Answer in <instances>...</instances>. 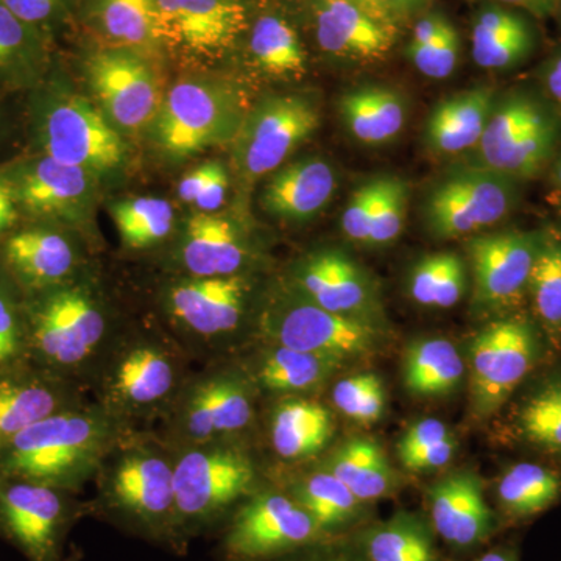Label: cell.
<instances>
[{
	"instance_id": "obj_1",
	"label": "cell",
	"mask_w": 561,
	"mask_h": 561,
	"mask_svg": "<svg viewBox=\"0 0 561 561\" xmlns=\"http://www.w3.org/2000/svg\"><path fill=\"white\" fill-rule=\"evenodd\" d=\"M117 421L81 405L33 424L0 449V478L72 491L108 456Z\"/></svg>"
},
{
	"instance_id": "obj_2",
	"label": "cell",
	"mask_w": 561,
	"mask_h": 561,
	"mask_svg": "<svg viewBox=\"0 0 561 561\" xmlns=\"http://www.w3.org/2000/svg\"><path fill=\"white\" fill-rule=\"evenodd\" d=\"M24 319L28 360L65 379L98 359L108 334L101 298L72 279L27 295Z\"/></svg>"
},
{
	"instance_id": "obj_3",
	"label": "cell",
	"mask_w": 561,
	"mask_h": 561,
	"mask_svg": "<svg viewBox=\"0 0 561 561\" xmlns=\"http://www.w3.org/2000/svg\"><path fill=\"white\" fill-rule=\"evenodd\" d=\"M33 136L39 153L98 175L116 171L127 146L101 108L77 92L50 88L33 106Z\"/></svg>"
},
{
	"instance_id": "obj_4",
	"label": "cell",
	"mask_w": 561,
	"mask_h": 561,
	"mask_svg": "<svg viewBox=\"0 0 561 561\" xmlns=\"http://www.w3.org/2000/svg\"><path fill=\"white\" fill-rule=\"evenodd\" d=\"M561 138L559 111L530 91L496 99L479 140L476 165L524 181L548 168Z\"/></svg>"
},
{
	"instance_id": "obj_5",
	"label": "cell",
	"mask_w": 561,
	"mask_h": 561,
	"mask_svg": "<svg viewBox=\"0 0 561 561\" xmlns=\"http://www.w3.org/2000/svg\"><path fill=\"white\" fill-rule=\"evenodd\" d=\"M247 111L242 99L221 81L183 79L162 99L153 121L157 146L172 158H186L230 144Z\"/></svg>"
},
{
	"instance_id": "obj_6",
	"label": "cell",
	"mask_w": 561,
	"mask_h": 561,
	"mask_svg": "<svg viewBox=\"0 0 561 561\" xmlns=\"http://www.w3.org/2000/svg\"><path fill=\"white\" fill-rule=\"evenodd\" d=\"M254 482L250 457L221 442L190 446L173 461L175 537L202 529L249 496Z\"/></svg>"
},
{
	"instance_id": "obj_7",
	"label": "cell",
	"mask_w": 561,
	"mask_h": 561,
	"mask_svg": "<svg viewBox=\"0 0 561 561\" xmlns=\"http://www.w3.org/2000/svg\"><path fill=\"white\" fill-rule=\"evenodd\" d=\"M183 364L157 339L139 337L113 351L102 376L103 411L114 420L160 412L181 393Z\"/></svg>"
},
{
	"instance_id": "obj_8",
	"label": "cell",
	"mask_w": 561,
	"mask_h": 561,
	"mask_svg": "<svg viewBox=\"0 0 561 561\" xmlns=\"http://www.w3.org/2000/svg\"><path fill=\"white\" fill-rule=\"evenodd\" d=\"M320 125L316 102L302 94H272L247 111L231 142L232 164L245 181L278 171Z\"/></svg>"
},
{
	"instance_id": "obj_9",
	"label": "cell",
	"mask_w": 561,
	"mask_h": 561,
	"mask_svg": "<svg viewBox=\"0 0 561 561\" xmlns=\"http://www.w3.org/2000/svg\"><path fill=\"white\" fill-rule=\"evenodd\" d=\"M519 181L472 165L449 172L431 187L424 220L437 239L471 234L508 216L519 198Z\"/></svg>"
},
{
	"instance_id": "obj_10",
	"label": "cell",
	"mask_w": 561,
	"mask_h": 561,
	"mask_svg": "<svg viewBox=\"0 0 561 561\" xmlns=\"http://www.w3.org/2000/svg\"><path fill=\"white\" fill-rule=\"evenodd\" d=\"M327 540L294 497L262 491L234 513L224 546L232 561H273Z\"/></svg>"
},
{
	"instance_id": "obj_11",
	"label": "cell",
	"mask_w": 561,
	"mask_h": 561,
	"mask_svg": "<svg viewBox=\"0 0 561 561\" xmlns=\"http://www.w3.org/2000/svg\"><path fill=\"white\" fill-rule=\"evenodd\" d=\"M540 356V339L530 320L505 317L483 328L470 346L471 400L476 415L500 411Z\"/></svg>"
},
{
	"instance_id": "obj_12",
	"label": "cell",
	"mask_w": 561,
	"mask_h": 561,
	"mask_svg": "<svg viewBox=\"0 0 561 561\" xmlns=\"http://www.w3.org/2000/svg\"><path fill=\"white\" fill-rule=\"evenodd\" d=\"M92 94L121 133H138L153 124L164 95L153 57L122 47L92 50L84 60Z\"/></svg>"
},
{
	"instance_id": "obj_13",
	"label": "cell",
	"mask_w": 561,
	"mask_h": 561,
	"mask_svg": "<svg viewBox=\"0 0 561 561\" xmlns=\"http://www.w3.org/2000/svg\"><path fill=\"white\" fill-rule=\"evenodd\" d=\"M106 501L125 523L150 537H175L173 461L154 449L130 448L110 470Z\"/></svg>"
},
{
	"instance_id": "obj_14",
	"label": "cell",
	"mask_w": 561,
	"mask_h": 561,
	"mask_svg": "<svg viewBox=\"0 0 561 561\" xmlns=\"http://www.w3.org/2000/svg\"><path fill=\"white\" fill-rule=\"evenodd\" d=\"M76 515L69 491L0 478V537L28 561H60Z\"/></svg>"
},
{
	"instance_id": "obj_15",
	"label": "cell",
	"mask_w": 561,
	"mask_h": 561,
	"mask_svg": "<svg viewBox=\"0 0 561 561\" xmlns=\"http://www.w3.org/2000/svg\"><path fill=\"white\" fill-rule=\"evenodd\" d=\"M162 49L194 61H216L234 49L247 27L241 0H157Z\"/></svg>"
},
{
	"instance_id": "obj_16",
	"label": "cell",
	"mask_w": 561,
	"mask_h": 561,
	"mask_svg": "<svg viewBox=\"0 0 561 561\" xmlns=\"http://www.w3.org/2000/svg\"><path fill=\"white\" fill-rule=\"evenodd\" d=\"M13 187L18 209L36 220H79L94 194L95 175L35 154L2 169Z\"/></svg>"
},
{
	"instance_id": "obj_17",
	"label": "cell",
	"mask_w": 561,
	"mask_h": 561,
	"mask_svg": "<svg viewBox=\"0 0 561 561\" xmlns=\"http://www.w3.org/2000/svg\"><path fill=\"white\" fill-rule=\"evenodd\" d=\"M176 400V430L190 446L221 442L253 420L249 386L236 373H209L181 390Z\"/></svg>"
},
{
	"instance_id": "obj_18",
	"label": "cell",
	"mask_w": 561,
	"mask_h": 561,
	"mask_svg": "<svg viewBox=\"0 0 561 561\" xmlns=\"http://www.w3.org/2000/svg\"><path fill=\"white\" fill-rule=\"evenodd\" d=\"M268 331L276 345L327 354L346 360L376 348L378 331L370 321L351 319L301 300L280 306L268 316Z\"/></svg>"
},
{
	"instance_id": "obj_19",
	"label": "cell",
	"mask_w": 561,
	"mask_h": 561,
	"mask_svg": "<svg viewBox=\"0 0 561 561\" xmlns=\"http://www.w3.org/2000/svg\"><path fill=\"white\" fill-rule=\"evenodd\" d=\"M542 245L541 236L524 231H497L468 242L476 280V300L500 308L513 305L529 286L531 268Z\"/></svg>"
},
{
	"instance_id": "obj_20",
	"label": "cell",
	"mask_w": 561,
	"mask_h": 561,
	"mask_svg": "<svg viewBox=\"0 0 561 561\" xmlns=\"http://www.w3.org/2000/svg\"><path fill=\"white\" fill-rule=\"evenodd\" d=\"M426 518L437 538L456 552L483 548L500 527L472 471L453 472L431 486Z\"/></svg>"
},
{
	"instance_id": "obj_21",
	"label": "cell",
	"mask_w": 561,
	"mask_h": 561,
	"mask_svg": "<svg viewBox=\"0 0 561 561\" xmlns=\"http://www.w3.org/2000/svg\"><path fill=\"white\" fill-rule=\"evenodd\" d=\"M76 405L69 379L31 360L0 368V449L33 424Z\"/></svg>"
},
{
	"instance_id": "obj_22",
	"label": "cell",
	"mask_w": 561,
	"mask_h": 561,
	"mask_svg": "<svg viewBox=\"0 0 561 561\" xmlns=\"http://www.w3.org/2000/svg\"><path fill=\"white\" fill-rule=\"evenodd\" d=\"M249 284L241 275L180 280L168 294V311L187 332L203 341L238 330L245 313Z\"/></svg>"
},
{
	"instance_id": "obj_23",
	"label": "cell",
	"mask_w": 561,
	"mask_h": 561,
	"mask_svg": "<svg viewBox=\"0 0 561 561\" xmlns=\"http://www.w3.org/2000/svg\"><path fill=\"white\" fill-rule=\"evenodd\" d=\"M300 295L339 316L368 321L375 294L359 265L339 250H321L301 262L297 272Z\"/></svg>"
},
{
	"instance_id": "obj_24",
	"label": "cell",
	"mask_w": 561,
	"mask_h": 561,
	"mask_svg": "<svg viewBox=\"0 0 561 561\" xmlns=\"http://www.w3.org/2000/svg\"><path fill=\"white\" fill-rule=\"evenodd\" d=\"M79 254L60 231L32 227L13 232L2 247V267L18 289L39 294L72 279Z\"/></svg>"
},
{
	"instance_id": "obj_25",
	"label": "cell",
	"mask_w": 561,
	"mask_h": 561,
	"mask_svg": "<svg viewBox=\"0 0 561 561\" xmlns=\"http://www.w3.org/2000/svg\"><path fill=\"white\" fill-rule=\"evenodd\" d=\"M76 16L103 47H122L149 57L164 50L157 0H77Z\"/></svg>"
},
{
	"instance_id": "obj_26",
	"label": "cell",
	"mask_w": 561,
	"mask_h": 561,
	"mask_svg": "<svg viewBox=\"0 0 561 561\" xmlns=\"http://www.w3.org/2000/svg\"><path fill=\"white\" fill-rule=\"evenodd\" d=\"M312 11L317 43L327 54L376 60L393 46V28L348 0H313Z\"/></svg>"
},
{
	"instance_id": "obj_27",
	"label": "cell",
	"mask_w": 561,
	"mask_h": 561,
	"mask_svg": "<svg viewBox=\"0 0 561 561\" xmlns=\"http://www.w3.org/2000/svg\"><path fill=\"white\" fill-rule=\"evenodd\" d=\"M335 187V172L327 161L302 158L273 173L262 191L261 206L276 219L305 221L331 202Z\"/></svg>"
},
{
	"instance_id": "obj_28",
	"label": "cell",
	"mask_w": 561,
	"mask_h": 561,
	"mask_svg": "<svg viewBox=\"0 0 561 561\" xmlns=\"http://www.w3.org/2000/svg\"><path fill=\"white\" fill-rule=\"evenodd\" d=\"M249 260V247L230 219L197 213L187 220L180 243L181 265L195 278L239 275Z\"/></svg>"
},
{
	"instance_id": "obj_29",
	"label": "cell",
	"mask_w": 561,
	"mask_h": 561,
	"mask_svg": "<svg viewBox=\"0 0 561 561\" xmlns=\"http://www.w3.org/2000/svg\"><path fill=\"white\" fill-rule=\"evenodd\" d=\"M537 32L526 14L512 7L490 3L472 22L471 55L483 69H513L529 60Z\"/></svg>"
},
{
	"instance_id": "obj_30",
	"label": "cell",
	"mask_w": 561,
	"mask_h": 561,
	"mask_svg": "<svg viewBox=\"0 0 561 561\" xmlns=\"http://www.w3.org/2000/svg\"><path fill=\"white\" fill-rule=\"evenodd\" d=\"M350 540L365 561H443L437 535L419 513L400 511L386 522L368 523Z\"/></svg>"
},
{
	"instance_id": "obj_31",
	"label": "cell",
	"mask_w": 561,
	"mask_h": 561,
	"mask_svg": "<svg viewBox=\"0 0 561 561\" xmlns=\"http://www.w3.org/2000/svg\"><path fill=\"white\" fill-rule=\"evenodd\" d=\"M496 95L490 88L457 92L437 103L426 122L427 147L435 153L456 154L478 147Z\"/></svg>"
},
{
	"instance_id": "obj_32",
	"label": "cell",
	"mask_w": 561,
	"mask_h": 561,
	"mask_svg": "<svg viewBox=\"0 0 561 561\" xmlns=\"http://www.w3.org/2000/svg\"><path fill=\"white\" fill-rule=\"evenodd\" d=\"M290 496L312 516L328 540H345V535L350 538L368 524L367 504L328 470L306 478Z\"/></svg>"
},
{
	"instance_id": "obj_33",
	"label": "cell",
	"mask_w": 561,
	"mask_h": 561,
	"mask_svg": "<svg viewBox=\"0 0 561 561\" xmlns=\"http://www.w3.org/2000/svg\"><path fill=\"white\" fill-rule=\"evenodd\" d=\"M341 116L346 130L359 142H389L405 125L404 99L387 87H362L346 92L341 99Z\"/></svg>"
},
{
	"instance_id": "obj_34",
	"label": "cell",
	"mask_w": 561,
	"mask_h": 561,
	"mask_svg": "<svg viewBox=\"0 0 561 561\" xmlns=\"http://www.w3.org/2000/svg\"><path fill=\"white\" fill-rule=\"evenodd\" d=\"M332 431L331 413L319 402L284 401L273 412L272 445L283 459L300 460L316 456L331 440Z\"/></svg>"
},
{
	"instance_id": "obj_35",
	"label": "cell",
	"mask_w": 561,
	"mask_h": 561,
	"mask_svg": "<svg viewBox=\"0 0 561 561\" xmlns=\"http://www.w3.org/2000/svg\"><path fill=\"white\" fill-rule=\"evenodd\" d=\"M327 470L364 504L382 500L394 490L389 459L373 440L354 438L343 443L328 460Z\"/></svg>"
},
{
	"instance_id": "obj_36",
	"label": "cell",
	"mask_w": 561,
	"mask_h": 561,
	"mask_svg": "<svg viewBox=\"0 0 561 561\" xmlns=\"http://www.w3.org/2000/svg\"><path fill=\"white\" fill-rule=\"evenodd\" d=\"M49 38L28 27L0 2V83H36L50 60Z\"/></svg>"
},
{
	"instance_id": "obj_37",
	"label": "cell",
	"mask_w": 561,
	"mask_h": 561,
	"mask_svg": "<svg viewBox=\"0 0 561 561\" xmlns=\"http://www.w3.org/2000/svg\"><path fill=\"white\" fill-rule=\"evenodd\" d=\"M342 359L276 345L257 364L256 381L275 393H300L321 386L342 365Z\"/></svg>"
},
{
	"instance_id": "obj_38",
	"label": "cell",
	"mask_w": 561,
	"mask_h": 561,
	"mask_svg": "<svg viewBox=\"0 0 561 561\" xmlns=\"http://www.w3.org/2000/svg\"><path fill=\"white\" fill-rule=\"evenodd\" d=\"M561 497V478L537 463H518L497 485V502L504 519L524 523L541 515Z\"/></svg>"
},
{
	"instance_id": "obj_39",
	"label": "cell",
	"mask_w": 561,
	"mask_h": 561,
	"mask_svg": "<svg viewBox=\"0 0 561 561\" xmlns=\"http://www.w3.org/2000/svg\"><path fill=\"white\" fill-rule=\"evenodd\" d=\"M463 375V360L451 342L443 339L419 341L412 343L405 353V387L420 397L453 393Z\"/></svg>"
},
{
	"instance_id": "obj_40",
	"label": "cell",
	"mask_w": 561,
	"mask_h": 561,
	"mask_svg": "<svg viewBox=\"0 0 561 561\" xmlns=\"http://www.w3.org/2000/svg\"><path fill=\"white\" fill-rule=\"evenodd\" d=\"M250 54L264 72L275 77H300L306 70V50L290 22L278 14H262L250 31Z\"/></svg>"
},
{
	"instance_id": "obj_41",
	"label": "cell",
	"mask_w": 561,
	"mask_h": 561,
	"mask_svg": "<svg viewBox=\"0 0 561 561\" xmlns=\"http://www.w3.org/2000/svg\"><path fill=\"white\" fill-rule=\"evenodd\" d=\"M121 241L131 250H146L165 241L175 224L171 203L160 197H136L111 208Z\"/></svg>"
},
{
	"instance_id": "obj_42",
	"label": "cell",
	"mask_w": 561,
	"mask_h": 561,
	"mask_svg": "<svg viewBox=\"0 0 561 561\" xmlns=\"http://www.w3.org/2000/svg\"><path fill=\"white\" fill-rule=\"evenodd\" d=\"M467 286L463 261L454 253H438L421 260L411 276L413 300L430 308H453Z\"/></svg>"
},
{
	"instance_id": "obj_43",
	"label": "cell",
	"mask_w": 561,
	"mask_h": 561,
	"mask_svg": "<svg viewBox=\"0 0 561 561\" xmlns=\"http://www.w3.org/2000/svg\"><path fill=\"white\" fill-rule=\"evenodd\" d=\"M516 424L531 445L561 454V379L534 391L519 409Z\"/></svg>"
},
{
	"instance_id": "obj_44",
	"label": "cell",
	"mask_w": 561,
	"mask_h": 561,
	"mask_svg": "<svg viewBox=\"0 0 561 561\" xmlns=\"http://www.w3.org/2000/svg\"><path fill=\"white\" fill-rule=\"evenodd\" d=\"M535 312L551 330L561 328V242L542 239L529 286Z\"/></svg>"
},
{
	"instance_id": "obj_45",
	"label": "cell",
	"mask_w": 561,
	"mask_h": 561,
	"mask_svg": "<svg viewBox=\"0 0 561 561\" xmlns=\"http://www.w3.org/2000/svg\"><path fill=\"white\" fill-rule=\"evenodd\" d=\"M332 401L343 415L362 424L376 423L386 411V391L375 373L342 379L332 390Z\"/></svg>"
},
{
	"instance_id": "obj_46",
	"label": "cell",
	"mask_w": 561,
	"mask_h": 561,
	"mask_svg": "<svg viewBox=\"0 0 561 561\" xmlns=\"http://www.w3.org/2000/svg\"><path fill=\"white\" fill-rule=\"evenodd\" d=\"M16 284L0 268V368L28 360L24 301Z\"/></svg>"
},
{
	"instance_id": "obj_47",
	"label": "cell",
	"mask_w": 561,
	"mask_h": 561,
	"mask_svg": "<svg viewBox=\"0 0 561 561\" xmlns=\"http://www.w3.org/2000/svg\"><path fill=\"white\" fill-rule=\"evenodd\" d=\"M408 184L404 181L394 176L378 179V197L368 242L382 245L393 242L401 234L408 213Z\"/></svg>"
},
{
	"instance_id": "obj_48",
	"label": "cell",
	"mask_w": 561,
	"mask_h": 561,
	"mask_svg": "<svg viewBox=\"0 0 561 561\" xmlns=\"http://www.w3.org/2000/svg\"><path fill=\"white\" fill-rule=\"evenodd\" d=\"M460 39L459 33L451 22L430 43L421 46L408 44V57L412 65L430 79L442 80L453 76L459 60Z\"/></svg>"
},
{
	"instance_id": "obj_49",
	"label": "cell",
	"mask_w": 561,
	"mask_h": 561,
	"mask_svg": "<svg viewBox=\"0 0 561 561\" xmlns=\"http://www.w3.org/2000/svg\"><path fill=\"white\" fill-rule=\"evenodd\" d=\"M18 18L46 38L76 14L77 0H0Z\"/></svg>"
},
{
	"instance_id": "obj_50",
	"label": "cell",
	"mask_w": 561,
	"mask_h": 561,
	"mask_svg": "<svg viewBox=\"0 0 561 561\" xmlns=\"http://www.w3.org/2000/svg\"><path fill=\"white\" fill-rule=\"evenodd\" d=\"M378 197V180L362 184L343 209L342 228L351 241L368 242Z\"/></svg>"
},
{
	"instance_id": "obj_51",
	"label": "cell",
	"mask_w": 561,
	"mask_h": 561,
	"mask_svg": "<svg viewBox=\"0 0 561 561\" xmlns=\"http://www.w3.org/2000/svg\"><path fill=\"white\" fill-rule=\"evenodd\" d=\"M457 451V442L454 435L443 438L440 442L421 446L419 449L400 456L402 467L411 471L438 470L446 467L453 460Z\"/></svg>"
},
{
	"instance_id": "obj_52",
	"label": "cell",
	"mask_w": 561,
	"mask_h": 561,
	"mask_svg": "<svg viewBox=\"0 0 561 561\" xmlns=\"http://www.w3.org/2000/svg\"><path fill=\"white\" fill-rule=\"evenodd\" d=\"M273 561H365L350 538L316 542L308 548Z\"/></svg>"
},
{
	"instance_id": "obj_53",
	"label": "cell",
	"mask_w": 561,
	"mask_h": 561,
	"mask_svg": "<svg viewBox=\"0 0 561 561\" xmlns=\"http://www.w3.org/2000/svg\"><path fill=\"white\" fill-rule=\"evenodd\" d=\"M449 435H453L451 431L446 427L443 421L435 419L421 420L419 423L412 424L402 434L401 440L398 443V457L411 453L413 449H419L421 446L440 442Z\"/></svg>"
},
{
	"instance_id": "obj_54",
	"label": "cell",
	"mask_w": 561,
	"mask_h": 561,
	"mask_svg": "<svg viewBox=\"0 0 561 561\" xmlns=\"http://www.w3.org/2000/svg\"><path fill=\"white\" fill-rule=\"evenodd\" d=\"M228 187H230V176H228L227 169L220 162H216V168L210 173L194 205L202 213H214V210L220 209L227 201Z\"/></svg>"
},
{
	"instance_id": "obj_55",
	"label": "cell",
	"mask_w": 561,
	"mask_h": 561,
	"mask_svg": "<svg viewBox=\"0 0 561 561\" xmlns=\"http://www.w3.org/2000/svg\"><path fill=\"white\" fill-rule=\"evenodd\" d=\"M214 168H216V162H206V164L198 165V168L192 169L190 173H186L179 184L180 201L194 205Z\"/></svg>"
},
{
	"instance_id": "obj_56",
	"label": "cell",
	"mask_w": 561,
	"mask_h": 561,
	"mask_svg": "<svg viewBox=\"0 0 561 561\" xmlns=\"http://www.w3.org/2000/svg\"><path fill=\"white\" fill-rule=\"evenodd\" d=\"M16 198L5 173L0 171V239L7 234L16 224L18 216Z\"/></svg>"
},
{
	"instance_id": "obj_57",
	"label": "cell",
	"mask_w": 561,
	"mask_h": 561,
	"mask_svg": "<svg viewBox=\"0 0 561 561\" xmlns=\"http://www.w3.org/2000/svg\"><path fill=\"white\" fill-rule=\"evenodd\" d=\"M542 83H545L546 91H548L549 99H551L552 106L561 116V50L553 54L541 72Z\"/></svg>"
},
{
	"instance_id": "obj_58",
	"label": "cell",
	"mask_w": 561,
	"mask_h": 561,
	"mask_svg": "<svg viewBox=\"0 0 561 561\" xmlns=\"http://www.w3.org/2000/svg\"><path fill=\"white\" fill-rule=\"evenodd\" d=\"M354 5L359 7L365 13L370 14L376 21L387 25V27L393 28V14L387 9L386 3L382 0H348Z\"/></svg>"
},
{
	"instance_id": "obj_59",
	"label": "cell",
	"mask_w": 561,
	"mask_h": 561,
	"mask_svg": "<svg viewBox=\"0 0 561 561\" xmlns=\"http://www.w3.org/2000/svg\"><path fill=\"white\" fill-rule=\"evenodd\" d=\"M387 9L393 14H409L413 11L423 9L424 5L430 3V0H382Z\"/></svg>"
},
{
	"instance_id": "obj_60",
	"label": "cell",
	"mask_w": 561,
	"mask_h": 561,
	"mask_svg": "<svg viewBox=\"0 0 561 561\" xmlns=\"http://www.w3.org/2000/svg\"><path fill=\"white\" fill-rule=\"evenodd\" d=\"M470 561H519L516 552L513 551L512 548H505V546H500V548L489 549V551H483L476 556L474 559Z\"/></svg>"
},
{
	"instance_id": "obj_61",
	"label": "cell",
	"mask_w": 561,
	"mask_h": 561,
	"mask_svg": "<svg viewBox=\"0 0 561 561\" xmlns=\"http://www.w3.org/2000/svg\"><path fill=\"white\" fill-rule=\"evenodd\" d=\"M556 181H557V184H559V186L561 187V157H560L559 162H557Z\"/></svg>"
},
{
	"instance_id": "obj_62",
	"label": "cell",
	"mask_w": 561,
	"mask_h": 561,
	"mask_svg": "<svg viewBox=\"0 0 561 561\" xmlns=\"http://www.w3.org/2000/svg\"><path fill=\"white\" fill-rule=\"evenodd\" d=\"M61 561V560H60ZM66 561H77V560H73V559H69V560H66Z\"/></svg>"
}]
</instances>
